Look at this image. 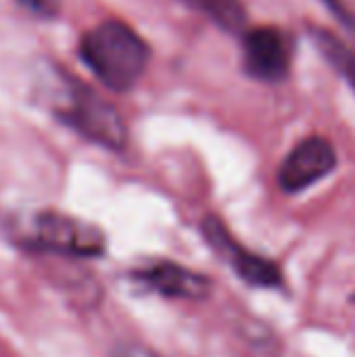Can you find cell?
Returning a JSON list of instances; mask_svg holds the SVG:
<instances>
[{"instance_id":"obj_1","label":"cell","mask_w":355,"mask_h":357,"mask_svg":"<svg viewBox=\"0 0 355 357\" xmlns=\"http://www.w3.org/2000/svg\"><path fill=\"white\" fill-rule=\"evenodd\" d=\"M81 59L109 90H129L146 71L151 49L129 24L109 20L86 32Z\"/></svg>"},{"instance_id":"obj_2","label":"cell","mask_w":355,"mask_h":357,"mask_svg":"<svg viewBox=\"0 0 355 357\" xmlns=\"http://www.w3.org/2000/svg\"><path fill=\"white\" fill-rule=\"evenodd\" d=\"M8 234L22 248L44 253L76 258H95L105 253V236L98 226L59 212L24 214L17 221H10Z\"/></svg>"},{"instance_id":"obj_3","label":"cell","mask_w":355,"mask_h":357,"mask_svg":"<svg viewBox=\"0 0 355 357\" xmlns=\"http://www.w3.org/2000/svg\"><path fill=\"white\" fill-rule=\"evenodd\" d=\"M59 119L73 132L107 149L119 151L127 144V124L122 114L109 102H105L93 88L73 78H68V90L59 107Z\"/></svg>"},{"instance_id":"obj_4","label":"cell","mask_w":355,"mask_h":357,"mask_svg":"<svg viewBox=\"0 0 355 357\" xmlns=\"http://www.w3.org/2000/svg\"><path fill=\"white\" fill-rule=\"evenodd\" d=\"M202 234H204V238L209 241V245L232 263L234 273L241 280H246L248 284H253V287L282 284V273H280L278 263L241 248V245L232 238V234H229L227 226L222 224V219L207 216V219L202 221Z\"/></svg>"},{"instance_id":"obj_5","label":"cell","mask_w":355,"mask_h":357,"mask_svg":"<svg viewBox=\"0 0 355 357\" xmlns=\"http://www.w3.org/2000/svg\"><path fill=\"white\" fill-rule=\"evenodd\" d=\"M336 168V149L322 137H309L287 153L278 170L285 192H302Z\"/></svg>"},{"instance_id":"obj_6","label":"cell","mask_w":355,"mask_h":357,"mask_svg":"<svg viewBox=\"0 0 355 357\" xmlns=\"http://www.w3.org/2000/svg\"><path fill=\"white\" fill-rule=\"evenodd\" d=\"M292 42L275 27H256L243 37V66L248 75L278 83L289 73Z\"/></svg>"},{"instance_id":"obj_7","label":"cell","mask_w":355,"mask_h":357,"mask_svg":"<svg viewBox=\"0 0 355 357\" xmlns=\"http://www.w3.org/2000/svg\"><path fill=\"white\" fill-rule=\"evenodd\" d=\"M134 278L144 287H149V289L158 291L163 296H171V299L197 301L212 291V282L204 275L183 268L178 263H171V260H156V263L146 265V268H137Z\"/></svg>"},{"instance_id":"obj_8","label":"cell","mask_w":355,"mask_h":357,"mask_svg":"<svg viewBox=\"0 0 355 357\" xmlns=\"http://www.w3.org/2000/svg\"><path fill=\"white\" fill-rule=\"evenodd\" d=\"M312 39L317 42V47H319V52L324 54V59H326V61L331 63V66L348 80V85L355 90V52L353 49H348L341 39L333 37V34L326 32V29H312Z\"/></svg>"},{"instance_id":"obj_9","label":"cell","mask_w":355,"mask_h":357,"mask_svg":"<svg viewBox=\"0 0 355 357\" xmlns=\"http://www.w3.org/2000/svg\"><path fill=\"white\" fill-rule=\"evenodd\" d=\"M190 8L204 13L214 24H219L227 32H236L246 22V10L241 0H183Z\"/></svg>"},{"instance_id":"obj_10","label":"cell","mask_w":355,"mask_h":357,"mask_svg":"<svg viewBox=\"0 0 355 357\" xmlns=\"http://www.w3.org/2000/svg\"><path fill=\"white\" fill-rule=\"evenodd\" d=\"M17 3L32 10L34 15H42V17H54L61 10V0H17Z\"/></svg>"},{"instance_id":"obj_11","label":"cell","mask_w":355,"mask_h":357,"mask_svg":"<svg viewBox=\"0 0 355 357\" xmlns=\"http://www.w3.org/2000/svg\"><path fill=\"white\" fill-rule=\"evenodd\" d=\"M326 5L333 10V13H336V17L341 20V22L346 24V27L351 29V32H355V17H353L351 13H346V10H343L341 5H338V0H326Z\"/></svg>"},{"instance_id":"obj_12","label":"cell","mask_w":355,"mask_h":357,"mask_svg":"<svg viewBox=\"0 0 355 357\" xmlns=\"http://www.w3.org/2000/svg\"><path fill=\"white\" fill-rule=\"evenodd\" d=\"M114 357H156V355H151L144 348H137V345H122V348L114 350Z\"/></svg>"}]
</instances>
